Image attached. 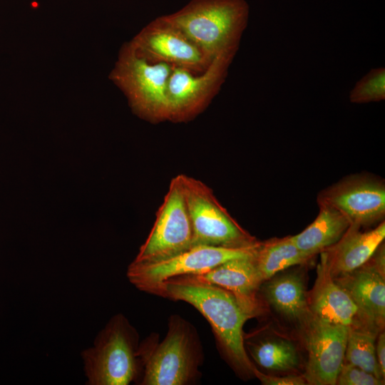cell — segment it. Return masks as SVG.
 <instances>
[{
	"mask_svg": "<svg viewBox=\"0 0 385 385\" xmlns=\"http://www.w3.org/2000/svg\"><path fill=\"white\" fill-rule=\"evenodd\" d=\"M157 296L193 306L210 323L220 354L243 379L256 368L244 344L243 326L251 319L235 297L218 286L181 276L165 282Z\"/></svg>",
	"mask_w": 385,
	"mask_h": 385,
	"instance_id": "1",
	"label": "cell"
},
{
	"mask_svg": "<svg viewBox=\"0 0 385 385\" xmlns=\"http://www.w3.org/2000/svg\"><path fill=\"white\" fill-rule=\"evenodd\" d=\"M140 385H188L201 376L204 360L196 329L178 314L168 319L164 339L152 333L138 346Z\"/></svg>",
	"mask_w": 385,
	"mask_h": 385,
	"instance_id": "2",
	"label": "cell"
},
{
	"mask_svg": "<svg viewBox=\"0 0 385 385\" xmlns=\"http://www.w3.org/2000/svg\"><path fill=\"white\" fill-rule=\"evenodd\" d=\"M250 7L245 0H191L164 18L210 60L239 48Z\"/></svg>",
	"mask_w": 385,
	"mask_h": 385,
	"instance_id": "3",
	"label": "cell"
},
{
	"mask_svg": "<svg viewBox=\"0 0 385 385\" xmlns=\"http://www.w3.org/2000/svg\"><path fill=\"white\" fill-rule=\"evenodd\" d=\"M139 334L123 314L113 315L97 334L92 346L81 352L88 385L138 383Z\"/></svg>",
	"mask_w": 385,
	"mask_h": 385,
	"instance_id": "4",
	"label": "cell"
},
{
	"mask_svg": "<svg viewBox=\"0 0 385 385\" xmlns=\"http://www.w3.org/2000/svg\"><path fill=\"white\" fill-rule=\"evenodd\" d=\"M173 67L147 60L127 42L108 78L126 96L135 115L156 123L168 120L167 87Z\"/></svg>",
	"mask_w": 385,
	"mask_h": 385,
	"instance_id": "5",
	"label": "cell"
},
{
	"mask_svg": "<svg viewBox=\"0 0 385 385\" xmlns=\"http://www.w3.org/2000/svg\"><path fill=\"white\" fill-rule=\"evenodd\" d=\"M180 175L192 230V246L242 248L260 242L239 225L207 185Z\"/></svg>",
	"mask_w": 385,
	"mask_h": 385,
	"instance_id": "6",
	"label": "cell"
},
{
	"mask_svg": "<svg viewBox=\"0 0 385 385\" xmlns=\"http://www.w3.org/2000/svg\"><path fill=\"white\" fill-rule=\"evenodd\" d=\"M260 242L252 247L230 248L194 245L170 257L148 263L132 262L127 277L137 289L157 295L163 284L175 277L198 274L230 260L253 256Z\"/></svg>",
	"mask_w": 385,
	"mask_h": 385,
	"instance_id": "7",
	"label": "cell"
},
{
	"mask_svg": "<svg viewBox=\"0 0 385 385\" xmlns=\"http://www.w3.org/2000/svg\"><path fill=\"white\" fill-rule=\"evenodd\" d=\"M237 51L219 54L202 73L173 66L168 81V120L187 122L205 110L223 84Z\"/></svg>",
	"mask_w": 385,
	"mask_h": 385,
	"instance_id": "8",
	"label": "cell"
},
{
	"mask_svg": "<svg viewBox=\"0 0 385 385\" xmlns=\"http://www.w3.org/2000/svg\"><path fill=\"white\" fill-rule=\"evenodd\" d=\"M192 245L190 218L181 175H178L171 180L150 234L133 262L162 260L190 248Z\"/></svg>",
	"mask_w": 385,
	"mask_h": 385,
	"instance_id": "9",
	"label": "cell"
},
{
	"mask_svg": "<svg viewBox=\"0 0 385 385\" xmlns=\"http://www.w3.org/2000/svg\"><path fill=\"white\" fill-rule=\"evenodd\" d=\"M317 202L338 210L351 224L370 226L385 217L384 180L365 173L349 175L322 190Z\"/></svg>",
	"mask_w": 385,
	"mask_h": 385,
	"instance_id": "10",
	"label": "cell"
},
{
	"mask_svg": "<svg viewBox=\"0 0 385 385\" xmlns=\"http://www.w3.org/2000/svg\"><path fill=\"white\" fill-rule=\"evenodd\" d=\"M129 43L150 61L166 63L194 73L203 72L212 61L163 16L144 26Z\"/></svg>",
	"mask_w": 385,
	"mask_h": 385,
	"instance_id": "11",
	"label": "cell"
},
{
	"mask_svg": "<svg viewBox=\"0 0 385 385\" xmlns=\"http://www.w3.org/2000/svg\"><path fill=\"white\" fill-rule=\"evenodd\" d=\"M308 357L304 378L311 385H335L342 366L349 326L320 319L310 314L302 325Z\"/></svg>",
	"mask_w": 385,
	"mask_h": 385,
	"instance_id": "12",
	"label": "cell"
},
{
	"mask_svg": "<svg viewBox=\"0 0 385 385\" xmlns=\"http://www.w3.org/2000/svg\"><path fill=\"white\" fill-rule=\"evenodd\" d=\"M356 305L366 327L376 333L385 324V276L370 258L359 268L334 277Z\"/></svg>",
	"mask_w": 385,
	"mask_h": 385,
	"instance_id": "13",
	"label": "cell"
},
{
	"mask_svg": "<svg viewBox=\"0 0 385 385\" xmlns=\"http://www.w3.org/2000/svg\"><path fill=\"white\" fill-rule=\"evenodd\" d=\"M307 301L310 314L320 319L368 329L356 305L336 282L321 255L317 267V278L312 289L307 294Z\"/></svg>",
	"mask_w": 385,
	"mask_h": 385,
	"instance_id": "14",
	"label": "cell"
},
{
	"mask_svg": "<svg viewBox=\"0 0 385 385\" xmlns=\"http://www.w3.org/2000/svg\"><path fill=\"white\" fill-rule=\"evenodd\" d=\"M255 255L230 260L201 274L185 276L229 291L252 318L262 313L257 293L263 282L255 265Z\"/></svg>",
	"mask_w": 385,
	"mask_h": 385,
	"instance_id": "15",
	"label": "cell"
},
{
	"mask_svg": "<svg viewBox=\"0 0 385 385\" xmlns=\"http://www.w3.org/2000/svg\"><path fill=\"white\" fill-rule=\"evenodd\" d=\"M351 224L340 240L320 253L333 277L350 272L366 262L385 237V222L361 231Z\"/></svg>",
	"mask_w": 385,
	"mask_h": 385,
	"instance_id": "16",
	"label": "cell"
},
{
	"mask_svg": "<svg viewBox=\"0 0 385 385\" xmlns=\"http://www.w3.org/2000/svg\"><path fill=\"white\" fill-rule=\"evenodd\" d=\"M266 302L286 319L302 325L310 315L302 275L295 271L274 275L261 284Z\"/></svg>",
	"mask_w": 385,
	"mask_h": 385,
	"instance_id": "17",
	"label": "cell"
},
{
	"mask_svg": "<svg viewBox=\"0 0 385 385\" xmlns=\"http://www.w3.org/2000/svg\"><path fill=\"white\" fill-rule=\"evenodd\" d=\"M315 220L302 232L292 236L297 248L310 258L337 242L351 225L340 212L327 206H318Z\"/></svg>",
	"mask_w": 385,
	"mask_h": 385,
	"instance_id": "18",
	"label": "cell"
},
{
	"mask_svg": "<svg viewBox=\"0 0 385 385\" xmlns=\"http://www.w3.org/2000/svg\"><path fill=\"white\" fill-rule=\"evenodd\" d=\"M246 351L260 367L275 371H291L299 365L294 344L284 338L248 337L244 339Z\"/></svg>",
	"mask_w": 385,
	"mask_h": 385,
	"instance_id": "19",
	"label": "cell"
},
{
	"mask_svg": "<svg viewBox=\"0 0 385 385\" xmlns=\"http://www.w3.org/2000/svg\"><path fill=\"white\" fill-rule=\"evenodd\" d=\"M311 259L297 248L292 236L260 242L255 255V265L262 282Z\"/></svg>",
	"mask_w": 385,
	"mask_h": 385,
	"instance_id": "20",
	"label": "cell"
},
{
	"mask_svg": "<svg viewBox=\"0 0 385 385\" xmlns=\"http://www.w3.org/2000/svg\"><path fill=\"white\" fill-rule=\"evenodd\" d=\"M377 334L366 329L349 327L344 360L384 380L376 356Z\"/></svg>",
	"mask_w": 385,
	"mask_h": 385,
	"instance_id": "21",
	"label": "cell"
},
{
	"mask_svg": "<svg viewBox=\"0 0 385 385\" xmlns=\"http://www.w3.org/2000/svg\"><path fill=\"white\" fill-rule=\"evenodd\" d=\"M385 99V68L371 69L354 86L349 93L353 103L378 102Z\"/></svg>",
	"mask_w": 385,
	"mask_h": 385,
	"instance_id": "22",
	"label": "cell"
},
{
	"mask_svg": "<svg viewBox=\"0 0 385 385\" xmlns=\"http://www.w3.org/2000/svg\"><path fill=\"white\" fill-rule=\"evenodd\" d=\"M339 385H381L384 380L349 363L343 364L337 379Z\"/></svg>",
	"mask_w": 385,
	"mask_h": 385,
	"instance_id": "23",
	"label": "cell"
},
{
	"mask_svg": "<svg viewBox=\"0 0 385 385\" xmlns=\"http://www.w3.org/2000/svg\"><path fill=\"white\" fill-rule=\"evenodd\" d=\"M254 375L263 385H304L307 381L304 376L289 374L284 376H274L267 375L257 368L254 370Z\"/></svg>",
	"mask_w": 385,
	"mask_h": 385,
	"instance_id": "24",
	"label": "cell"
},
{
	"mask_svg": "<svg viewBox=\"0 0 385 385\" xmlns=\"http://www.w3.org/2000/svg\"><path fill=\"white\" fill-rule=\"evenodd\" d=\"M376 339L375 351L376 356L380 367L381 374L385 376V334L380 332L377 334Z\"/></svg>",
	"mask_w": 385,
	"mask_h": 385,
	"instance_id": "25",
	"label": "cell"
}]
</instances>
